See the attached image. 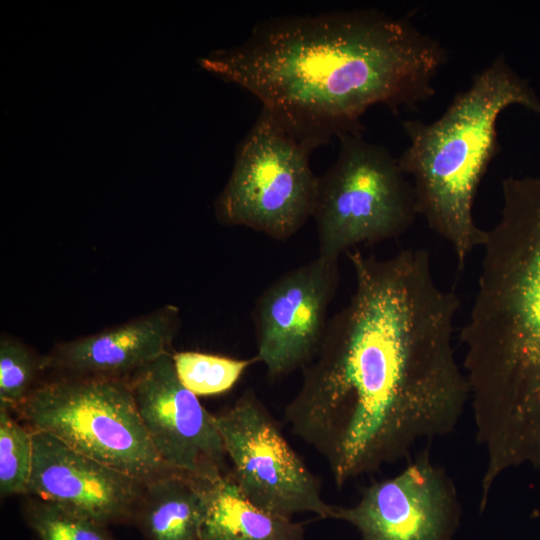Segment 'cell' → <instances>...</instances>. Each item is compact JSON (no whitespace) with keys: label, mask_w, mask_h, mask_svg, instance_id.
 I'll return each instance as SVG.
<instances>
[{"label":"cell","mask_w":540,"mask_h":540,"mask_svg":"<svg viewBox=\"0 0 540 540\" xmlns=\"http://www.w3.org/2000/svg\"><path fill=\"white\" fill-rule=\"evenodd\" d=\"M22 514L37 540H114L108 526L25 496Z\"/></svg>","instance_id":"obj_17"},{"label":"cell","mask_w":540,"mask_h":540,"mask_svg":"<svg viewBox=\"0 0 540 540\" xmlns=\"http://www.w3.org/2000/svg\"><path fill=\"white\" fill-rule=\"evenodd\" d=\"M176 375L181 384L196 396H210L229 391L252 364L254 356L237 359L196 351L172 354Z\"/></svg>","instance_id":"obj_16"},{"label":"cell","mask_w":540,"mask_h":540,"mask_svg":"<svg viewBox=\"0 0 540 540\" xmlns=\"http://www.w3.org/2000/svg\"><path fill=\"white\" fill-rule=\"evenodd\" d=\"M0 405V494L26 495L32 468V429Z\"/></svg>","instance_id":"obj_18"},{"label":"cell","mask_w":540,"mask_h":540,"mask_svg":"<svg viewBox=\"0 0 540 540\" xmlns=\"http://www.w3.org/2000/svg\"><path fill=\"white\" fill-rule=\"evenodd\" d=\"M127 380L150 441L167 467L208 482L229 473L214 414L181 384L172 353Z\"/></svg>","instance_id":"obj_11"},{"label":"cell","mask_w":540,"mask_h":540,"mask_svg":"<svg viewBox=\"0 0 540 540\" xmlns=\"http://www.w3.org/2000/svg\"><path fill=\"white\" fill-rule=\"evenodd\" d=\"M338 139L335 162L318 176L312 217L318 256L335 260L360 244L400 237L418 216L413 185L398 158L362 132Z\"/></svg>","instance_id":"obj_6"},{"label":"cell","mask_w":540,"mask_h":540,"mask_svg":"<svg viewBox=\"0 0 540 540\" xmlns=\"http://www.w3.org/2000/svg\"><path fill=\"white\" fill-rule=\"evenodd\" d=\"M349 302L284 408L291 431L326 461L338 488L452 433L469 385L452 345L460 301L435 281L425 249L379 259L346 253Z\"/></svg>","instance_id":"obj_1"},{"label":"cell","mask_w":540,"mask_h":540,"mask_svg":"<svg viewBox=\"0 0 540 540\" xmlns=\"http://www.w3.org/2000/svg\"><path fill=\"white\" fill-rule=\"evenodd\" d=\"M312 151L261 107L215 200L218 222L276 240L296 234L313 217L316 203L318 176L309 162Z\"/></svg>","instance_id":"obj_7"},{"label":"cell","mask_w":540,"mask_h":540,"mask_svg":"<svg viewBox=\"0 0 540 540\" xmlns=\"http://www.w3.org/2000/svg\"><path fill=\"white\" fill-rule=\"evenodd\" d=\"M502 198L460 332L485 487L513 468L540 470V178H504Z\"/></svg>","instance_id":"obj_3"},{"label":"cell","mask_w":540,"mask_h":540,"mask_svg":"<svg viewBox=\"0 0 540 540\" xmlns=\"http://www.w3.org/2000/svg\"><path fill=\"white\" fill-rule=\"evenodd\" d=\"M141 482L32 430V468L25 496L103 525L132 523Z\"/></svg>","instance_id":"obj_12"},{"label":"cell","mask_w":540,"mask_h":540,"mask_svg":"<svg viewBox=\"0 0 540 540\" xmlns=\"http://www.w3.org/2000/svg\"><path fill=\"white\" fill-rule=\"evenodd\" d=\"M200 540H305L303 525L260 508L230 474L211 482Z\"/></svg>","instance_id":"obj_15"},{"label":"cell","mask_w":540,"mask_h":540,"mask_svg":"<svg viewBox=\"0 0 540 540\" xmlns=\"http://www.w3.org/2000/svg\"><path fill=\"white\" fill-rule=\"evenodd\" d=\"M511 105L540 116V98L500 54L435 121L406 120L398 162L413 185L418 215L452 246L459 269L486 239L473 217L480 182L500 151L497 120Z\"/></svg>","instance_id":"obj_4"},{"label":"cell","mask_w":540,"mask_h":540,"mask_svg":"<svg viewBox=\"0 0 540 540\" xmlns=\"http://www.w3.org/2000/svg\"><path fill=\"white\" fill-rule=\"evenodd\" d=\"M180 327V310L165 305L100 332L58 343L44 368L60 376L128 379L169 353Z\"/></svg>","instance_id":"obj_13"},{"label":"cell","mask_w":540,"mask_h":540,"mask_svg":"<svg viewBox=\"0 0 540 540\" xmlns=\"http://www.w3.org/2000/svg\"><path fill=\"white\" fill-rule=\"evenodd\" d=\"M16 412L32 430L141 482L172 470L150 441L127 379L59 375L38 384Z\"/></svg>","instance_id":"obj_5"},{"label":"cell","mask_w":540,"mask_h":540,"mask_svg":"<svg viewBox=\"0 0 540 540\" xmlns=\"http://www.w3.org/2000/svg\"><path fill=\"white\" fill-rule=\"evenodd\" d=\"M338 260L317 256L281 275L256 299V357L272 379L303 369L316 356L339 284Z\"/></svg>","instance_id":"obj_9"},{"label":"cell","mask_w":540,"mask_h":540,"mask_svg":"<svg viewBox=\"0 0 540 540\" xmlns=\"http://www.w3.org/2000/svg\"><path fill=\"white\" fill-rule=\"evenodd\" d=\"M45 371L44 356L23 342L2 335L0 339V405L17 411L38 385L39 373Z\"/></svg>","instance_id":"obj_19"},{"label":"cell","mask_w":540,"mask_h":540,"mask_svg":"<svg viewBox=\"0 0 540 540\" xmlns=\"http://www.w3.org/2000/svg\"><path fill=\"white\" fill-rule=\"evenodd\" d=\"M460 517L457 489L428 450L397 475L367 486L355 505L335 506L334 513L361 540H451Z\"/></svg>","instance_id":"obj_10"},{"label":"cell","mask_w":540,"mask_h":540,"mask_svg":"<svg viewBox=\"0 0 540 540\" xmlns=\"http://www.w3.org/2000/svg\"><path fill=\"white\" fill-rule=\"evenodd\" d=\"M214 420L231 463L229 474L252 503L288 518L310 512L334 519L335 506L322 498L319 479L253 389Z\"/></svg>","instance_id":"obj_8"},{"label":"cell","mask_w":540,"mask_h":540,"mask_svg":"<svg viewBox=\"0 0 540 540\" xmlns=\"http://www.w3.org/2000/svg\"><path fill=\"white\" fill-rule=\"evenodd\" d=\"M447 51L407 18L376 9L273 17L199 65L254 95L312 150L361 132L374 105L397 112L435 94Z\"/></svg>","instance_id":"obj_2"},{"label":"cell","mask_w":540,"mask_h":540,"mask_svg":"<svg viewBox=\"0 0 540 540\" xmlns=\"http://www.w3.org/2000/svg\"><path fill=\"white\" fill-rule=\"evenodd\" d=\"M210 484L167 471L144 483L132 523L145 540H200Z\"/></svg>","instance_id":"obj_14"}]
</instances>
